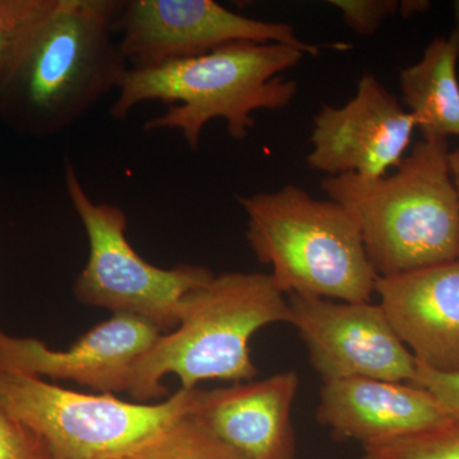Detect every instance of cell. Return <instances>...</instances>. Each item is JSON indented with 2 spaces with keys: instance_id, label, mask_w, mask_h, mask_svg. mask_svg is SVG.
<instances>
[{
  "instance_id": "cell-1",
  "label": "cell",
  "mask_w": 459,
  "mask_h": 459,
  "mask_svg": "<svg viewBox=\"0 0 459 459\" xmlns=\"http://www.w3.org/2000/svg\"><path fill=\"white\" fill-rule=\"evenodd\" d=\"M123 0H56L0 86V119L31 137L74 126L122 84L128 63L115 40Z\"/></svg>"
},
{
  "instance_id": "cell-2",
  "label": "cell",
  "mask_w": 459,
  "mask_h": 459,
  "mask_svg": "<svg viewBox=\"0 0 459 459\" xmlns=\"http://www.w3.org/2000/svg\"><path fill=\"white\" fill-rule=\"evenodd\" d=\"M307 53L283 44L231 42L204 56L147 69H129L108 114L126 119L138 105L161 101L170 108L144 124V131H177L193 151L211 120L226 122L230 137L246 140L253 113L286 108L298 92L281 77Z\"/></svg>"
},
{
  "instance_id": "cell-3",
  "label": "cell",
  "mask_w": 459,
  "mask_h": 459,
  "mask_svg": "<svg viewBox=\"0 0 459 459\" xmlns=\"http://www.w3.org/2000/svg\"><path fill=\"white\" fill-rule=\"evenodd\" d=\"M448 156V142L421 140L394 175L323 179V192L360 230L377 277L458 261L459 193Z\"/></svg>"
},
{
  "instance_id": "cell-4",
  "label": "cell",
  "mask_w": 459,
  "mask_h": 459,
  "mask_svg": "<svg viewBox=\"0 0 459 459\" xmlns=\"http://www.w3.org/2000/svg\"><path fill=\"white\" fill-rule=\"evenodd\" d=\"M279 323L291 325V309L271 274H216L184 298L179 325L138 360L126 394L140 403L165 397L168 376L177 377L186 391L204 380L249 382L258 374L250 340Z\"/></svg>"
},
{
  "instance_id": "cell-5",
  "label": "cell",
  "mask_w": 459,
  "mask_h": 459,
  "mask_svg": "<svg viewBox=\"0 0 459 459\" xmlns=\"http://www.w3.org/2000/svg\"><path fill=\"white\" fill-rule=\"evenodd\" d=\"M238 201L247 217L249 246L262 264L271 265L283 294L371 301L377 276L360 230L342 205L291 184Z\"/></svg>"
},
{
  "instance_id": "cell-6",
  "label": "cell",
  "mask_w": 459,
  "mask_h": 459,
  "mask_svg": "<svg viewBox=\"0 0 459 459\" xmlns=\"http://www.w3.org/2000/svg\"><path fill=\"white\" fill-rule=\"evenodd\" d=\"M198 388L160 403L87 394L0 370V410L42 437L54 459H115L195 412Z\"/></svg>"
},
{
  "instance_id": "cell-7",
  "label": "cell",
  "mask_w": 459,
  "mask_h": 459,
  "mask_svg": "<svg viewBox=\"0 0 459 459\" xmlns=\"http://www.w3.org/2000/svg\"><path fill=\"white\" fill-rule=\"evenodd\" d=\"M65 183L89 240V258L74 281L75 299L87 307L140 316L162 333L177 328L184 298L210 282L214 272L192 264L156 267L129 243L123 208L91 199L69 159Z\"/></svg>"
},
{
  "instance_id": "cell-8",
  "label": "cell",
  "mask_w": 459,
  "mask_h": 459,
  "mask_svg": "<svg viewBox=\"0 0 459 459\" xmlns=\"http://www.w3.org/2000/svg\"><path fill=\"white\" fill-rule=\"evenodd\" d=\"M117 33L129 69L204 56L231 42L290 45L310 56L323 48L300 40L291 25L241 16L214 0H123Z\"/></svg>"
},
{
  "instance_id": "cell-9",
  "label": "cell",
  "mask_w": 459,
  "mask_h": 459,
  "mask_svg": "<svg viewBox=\"0 0 459 459\" xmlns=\"http://www.w3.org/2000/svg\"><path fill=\"white\" fill-rule=\"evenodd\" d=\"M291 325L323 383L373 377L411 383L418 362L395 334L380 304L289 295Z\"/></svg>"
},
{
  "instance_id": "cell-10",
  "label": "cell",
  "mask_w": 459,
  "mask_h": 459,
  "mask_svg": "<svg viewBox=\"0 0 459 459\" xmlns=\"http://www.w3.org/2000/svg\"><path fill=\"white\" fill-rule=\"evenodd\" d=\"M415 129L412 115L394 93L376 75L365 74L347 104L325 105L314 117L307 162L327 177L382 178L401 164Z\"/></svg>"
},
{
  "instance_id": "cell-11",
  "label": "cell",
  "mask_w": 459,
  "mask_h": 459,
  "mask_svg": "<svg viewBox=\"0 0 459 459\" xmlns=\"http://www.w3.org/2000/svg\"><path fill=\"white\" fill-rule=\"evenodd\" d=\"M161 334L140 316L113 314L59 351L0 329V370L71 380L99 394H122L128 392L135 364Z\"/></svg>"
},
{
  "instance_id": "cell-12",
  "label": "cell",
  "mask_w": 459,
  "mask_h": 459,
  "mask_svg": "<svg viewBox=\"0 0 459 459\" xmlns=\"http://www.w3.org/2000/svg\"><path fill=\"white\" fill-rule=\"evenodd\" d=\"M299 385V374L289 370L199 389L193 413L240 459H295L291 411Z\"/></svg>"
},
{
  "instance_id": "cell-13",
  "label": "cell",
  "mask_w": 459,
  "mask_h": 459,
  "mask_svg": "<svg viewBox=\"0 0 459 459\" xmlns=\"http://www.w3.org/2000/svg\"><path fill=\"white\" fill-rule=\"evenodd\" d=\"M376 292L419 365L459 373V261L377 277Z\"/></svg>"
},
{
  "instance_id": "cell-14",
  "label": "cell",
  "mask_w": 459,
  "mask_h": 459,
  "mask_svg": "<svg viewBox=\"0 0 459 459\" xmlns=\"http://www.w3.org/2000/svg\"><path fill=\"white\" fill-rule=\"evenodd\" d=\"M449 419L424 388L373 377L323 383L316 409V420L336 439L362 446L439 427Z\"/></svg>"
},
{
  "instance_id": "cell-15",
  "label": "cell",
  "mask_w": 459,
  "mask_h": 459,
  "mask_svg": "<svg viewBox=\"0 0 459 459\" xmlns=\"http://www.w3.org/2000/svg\"><path fill=\"white\" fill-rule=\"evenodd\" d=\"M458 59L448 39L435 38L418 63L401 71L402 100L422 140L459 137Z\"/></svg>"
},
{
  "instance_id": "cell-16",
  "label": "cell",
  "mask_w": 459,
  "mask_h": 459,
  "mask_svg": "<svg viewBox=\"0 0 459 459\" xmlns=\"http://www.w3.org/2000/svg\"><path fill=\"white\" fill-rule=\"evenodd\" d=\"M115 459H240L190 412Z\"/></svg>"
},
{
  "instance_id": "cell-17",
  "label": "cell",
  "mask_w": 459,
  "mask_h": 459,
  "mask_svg": "<svg viewBox=\"0 0 459 459\" xmlns=\"http://www.w3.org/2000/svg\"><path fill=\"white\" fill-rule=\"evenodd\" d=\"M364 459H459V420L364 446Z\"/></svg>"
},
{
  "instance_id": "cell-18",
  "label": "cell",
  "mask_w": 459,
  "mask_h": 459,
  "mask_svg": "<svg viewBox=\"0 0 459 459\" xmlns=\"http://www.w3.org/2000/svg\"><path fill=\"white\" fill-rule=\"evenodd\" d=\"M56 0H0V86L27 39Z\"/></svg>"
},
{
  "instance_id": "cell-19",
  "label": "cell",
  "mask_w": 459,
  "mask_h": 459,
  "mask_svg": "<svg viewBox=\"0 0 459 459\" xmlns=\"http://www.w3.org/2000/svg\"><path fill=\"white\" fill-rule=\"evenodd\" d=\"M0 459L54 457L42 437L0 410Z\"/></svg>"
},
{
  "instance_id": "cell-20",
  "label": "cell",
  "mask_w": 459,
  "mask_h": 459,
  "mask_svg": "<svg viewBox=\"0 0 459 459\" xmlns=\"http://www.w3.org/2000/svg\"><path fill=\"white\" fill-rule=\"evenodd\" d=\"M344 23L360 36H373L386 18L397 13V0H332Z\"/></svg>"
},
{
  "instance_id": "cell-21",
  "label": "cell",
  "mask_w": 459,
  "mask_h": 459,
  "mask_svg": "<svg viewBox=\"0 0 459 459\" xmlns=\"http://www.w3.org/2000/svg\"><path fill=\"white\" fill-rule=\"evenodd\" d=\"M410 385L424 388L448 418L459 420V373H439L418 364V371Z\"/></svg>"
},
{
  "instance_id": "cell-22",
  "label": "cell",
  "mask_w": 459,
  "mask_h": 459,
  "mask_svg": "<svg viewBox=\"0 0 459 459\" xmlns=\"http://www.w3.org/2000/svg\"><path fill=\"white\" fill-rule=\"evenodd\" d=\"M429 8H430V2H425V0H403V2H400L398 12L402 17L409 18L413 14L422 13Z\"/></svg>"
},
{
  "instance_id": "cell-23",
  "label": "cell",
  "mask_w": 459,
  "mask_h": 459,
  "mask_svg": "<svg viewBox=\"0 0 459 459\" xmlns=\"http://www.w3.org/2000/svg\"><path fill=\"white\" fill-rule=\"evenodd\" d=\"M448 161L453 183H455V188H457L459 193V147L457 150L449 152Z\"/></svg>"
},
{
  "instance_id": "cell-24",
  "label": "cell",
  "mask_w": 459,
  "mask_h": 459,
  "mask_svg": "<svg viewBox=\"0 0 459 459\" xmlns=\"http://www.w3.org/2000/svg\"><path fill=\"white\" fill-rule=\"evenodd\" d=\"M453 11H455V26L448 40L455 47V49L457 50L459 56V0L453 2Z\"/></svg>"
},
{
  "instance_id": "cell-25",
  "label": "cell",
  "mask_w": 459,
  "mask_h": 459,
  "mask_svg": "<svg viewBox=\"0 0 459 459\" xmlns=\"http://www.w3.org/2000/svg\"><path fill=\"white\" fill-rule=\"evenodd\" d=\"M458 261H459V256H458Z\"/></svg>"
}]
</instances>
